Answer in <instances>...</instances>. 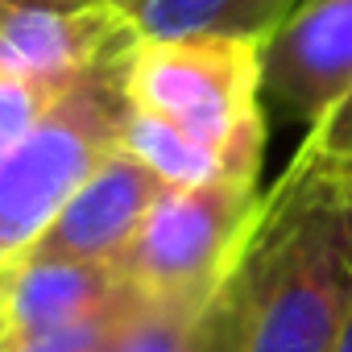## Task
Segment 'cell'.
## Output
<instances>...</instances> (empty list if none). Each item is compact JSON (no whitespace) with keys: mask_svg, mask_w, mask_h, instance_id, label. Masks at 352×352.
Returning <instances> with one entry per match:
<instances>
[{"mask_svg":"<svg viewBox=\"0 0 352 352\" xmlns=\"http://www.w3.org/2000/svg\"><path fill=\"white\" fill-rule=\"evenodd\" d=\"M124 149H133L149 170H157L166 179V187H195V183L220 179V174H245L220 149L195 141L191 133L174 129L170 120H162L153 112H141V108H129ZM257 179H261V174H257Z\"/></svg>","mask_w":352,"mask_h":352,"instance_id":"cell-11","label":"cell"},{"mask_svg":"<svg viewBox=\"0 0 352 352\" xmlns=\"http://www.w3.org/2000/svg\"><path fill=\"white\" fill-rule=\"evenodd\" d=\"M352 315V179L290 162L228 286L224 352H340Z\"/></svg>","mask_w":352,"mask_h":352,"instance_id":"cell-1","label":"cell"},{"mask_svg":"<svg viewBox=\"0 0 352 352\" xmlns=\"http://www.w3.org/2000/svg\"><path fill=\"white\" fill-rule=\"evenodd\" d=\"M129 104L220 149L236 170L261 174V42L257 38H137L124 63Z\"/></svg>","mask_w":352,"mask_h":352,"instance_id":"cell-3","label":"cell"},{"mask_svg":"<svg viewBox=\"0 0 352 352\" xmlns=\"http://www.w3.org/2000/svg\"><path fill=\"white\" fill-rule=\"evenodd\" d=\"M112 5H116V0H112Z\"/></svg>","mask_w":352,"mask_h":352,"instance_id":"cell-16","label":"cell"},{"mask_svg":"<svg viewBox=\"0 0 352 352\" xmlns=\"http://www.w3.org/2000/svg\"><path fill=\"white\" fill-rule=\"evenodd\" d=\"M13 265H17V261H13ZM13 265H0V352L13 348V298H9Z\"/></svg>","mask_w":352,"mask_h":352,"instance_id":"cell-14","label":"cell"},{"mask_svg":"<svg viewBox=\"0 0 352 352\" xmlns=\"http://www.w3.org/2000/svg\"><path fill=\"white\" fill-rule=\"evenodd\" d=\"M67 87H54V83H42V79H30V75H17V71H0V157H5L21 133L63 96Z\"/></svg>","mask_w":352,"mask_h":352,"instance_id":"cell-13","label":"cell"},{"mask_svg":"<svg viewBox=\"0 0 352 352\" xmlns=\"http://www.w3.org/2000/svg\"><path fill=\"white\" fill-rule=\"evenodd\" d=\"M224 319L228 294L220 307L199 311L124 290L96 352H224Z\"/></svg>","mask_w":352,"mask_h":352,"instance_id":"cell-10","label":"cell"},{"mask_svg":"<svg viewBox=\"0 0 352 352\" xmlns=\"http://www.w3.org/2000/svg\"><path fill=\"white\" fill-rule=\"evenodd\" d=\"M261 199L257 174L166 187L112 265L120 286L153 302L220 307L253 241Z\"/></svg>","mask_w":352,"mask_h":352,"instance_id":"cell-4","label":"cell"},{"mask_svg":"<svg viewBox=\"0 0 352 352\" xmlns=\"http://www.w3.org/2000/svg\"><path fill=\"white\" fill-rule=\"evenodd\" d=\"M340 352H352V315H348V327H344V340H340Z\"/></svg>","mask_w":352,"mask_h":352,"instance_id":"cell-15","label":"cell"},{"mask_svg":"<svg viewBox=\"0 0 352 352\" xmlns=\"http://www.w3.org/2000/svg\"><path fill=\"white\" fill-rule=\"evenodd\" d=\"M137 38L91 63L0 157V265L21 261L87 174L124 145V63Z\"/></svg>","mask_w":352,"mask_h":352,"instance_id":"cell-2","label":"cell"},{"mask_svg":"<svg viewBox=\"0 0 352 352\" xmlns=\"http://www.w3.org/2000/svg\"><path fill=\"white\" fill-rule=\"evenodd\" d=\"M120 278L108 265L58 261V257H21L13 265V340H30L67 323H79L108 302H116Z\"/></svg>","mask_w":352,"mask_h":352,"instance_id":"cell-8","label":"cell"},{"mask_svg":"<svg viewBox=\"0 0 352 352\" xmlns=\"http://www.w3.org/2000/svg\"><path fill=\"white\" fill-rule=\"evenodd\" d=\"M162 191V174L120 145L87 174V183L63 204V212L50 220V228L25 257H58L112 270Z\"/></svg>","mask_w":352,"mask_h":352,"instance_id":"cell-7","label":"cell"},{"mask_svg":"<svg viewBox=\"0 0 352 352\" xmlns=\"http://www.w3.org/2000/svg\"><path fill=\"white\" fill-rule=\"evenodd\" d=\"M298 0H116L137 38H257L265 42Z\"/></svg>","mask_w":352,"mask_h":352,"instance_id":"cell-9","label":"cell"},{"mask_svg":"<svg viewBox=\"0 0 352 352\" xmlns=\"http://www.w3.org/2000/svg\"><path fill=\"white\" fill-rule=\"evenodd\" d=\"M290 162L352 179V87L340 96V104L319 124L307 129V137H302V145Z\"/></svg>","mask_w":352,"mask_h":352,"instance_id":"cell-12","label":"cell"},{"mask_svg":"<svg viewBox=\"0 0 352 352\" xmlns=\"http://www.w3.org/2000/svg\"><path fill=\"white\" fill-rule=\"evenodd\" d=\"M137 38L112 0H0V71L71 87L108 50Z\"/></svg>","mask_w":352,"mask_h":352,"instance_id":"cell-6","label":"cell"},{"mask_svg":"<svg viewBox=\"0 0 352 352\" xmlns=\"http://www.w3.org/2000/svg\"><path fill=\"white\" fill-rule=\"evenodd\" d=\"M265 96L307 129L352 87V0H298L261 42Z\"/></svg>","mask_w":352,"mask_h":352,"instance_id":"cell-5","label":"cell"}]
</instances>
